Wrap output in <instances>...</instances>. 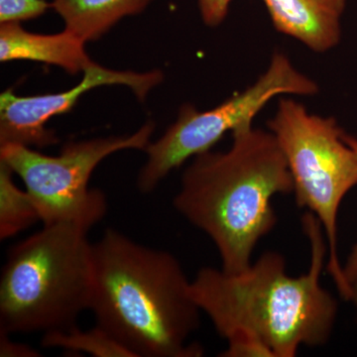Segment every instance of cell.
Returning <instances> with one entry per match:
<instances>
[{"label":"cell","mask_w":357,"mask_h":357,"mask_svg":"<svg viewBox=\"0 0 357 357\" xmlns=\"http://www.w3.org/2000/svg\"><path fill=\"white\" fill-rule=\"evenodd\" d=\"M302 222L311 244L307 273L291 277L285 258L270 251L238 273L204 267L191 281L192 299L225 340L248 335L273 357H294L303 345L321 347L330 340L337 302L319 282L325 232L310 211Z\"/></svg>","instance_id":"1"},{"label":"cell","mask_w":357,"mask_h":357,"mask_svg":"<svg viewBox=\"0 0 357 357\" xmlns=\"http://www.w3.org/2000/svg\"><path fill=\"white\" fill-rule=\"evenodd\" d=\"M231 133L227 151L194 157L173 204L213 241L223 271L238 273L250 266L256 245L276 225L272 198L293 192L294 183L271 131L248 124Z\"/></svg>","instance_id":"2"},{"label":"cell","mask_w":357,"mask_h":357,"mask_svg":"<svg viewBox=\"0 0 357 357\" xmlns=\"http://www.w3.org/2000/svg\"><path fill=\"white\" fill-rule=\"evenodd\" d=\"M91 307L102 326L136 357H199L188 340L199 326L191 281L170 252L109 229L93 243Z\"/></svg>","instance_id":"3"},{"label":"cell","mask_w":357,"mask_h":357,"mask_svg":"<svg viewBox=\"0 0 357 357\" xmlns=\"http://www.w3.org/2000/svg\"><path fill=\"white\" fill-rule=\"evenodd\" d=\"M88 231L74 223L46 225L10 249L0 279V331L46 333L77 326L93 297Z\"/></svg>","instance_id":"4"},{"label":"cell","mask_w":357,"mask_h":357,"mask_svg":"<svg viewBox=\"0 0 357 357\" xmlns=\"http://www.w3.org/2000/svg\"><path fill=\"white\" fill-rule=\"evenodd\" d=\"M287 160L296 202L321 222L328 244L326 270L347 300L352 289L345 280L337 253V215L347 192L357 185V153L333 117L307 112L303 103L281 98L268 121Z\"/></svg>","instance_id":"5"},{"label":"cell","mask_w":357,"mask_h":357,"mask_svg":"<svg viewBox=\"0 0 357 357\" xmlns=\"http://www.w3.org/2000/svg\"><path fill=\"white\" fill-rule=\"evenodd\" d=\"M154 128L153 122H147L131 135L70 142L58 156L8 143L0 145V161L22 178L44 225L68 222L89 230L107 211L105 194L89 188L96 166L122 150H145Z\"/></svg>","instance_id":"6"},{"label":"cell","mask_w":357,"mask_h":357,"mask_svg":"<svg viewBox=\"0 0 357 357\" xmlns=\"http://www.w3.org/2000/svg\"><path fill=\"white\" fill-rule=\"evenodd\" d=\"M318 91L314 79L296 69L285 54L276 52L255 84L218 107L204 112L192 105L181 107L172 126L145 148L147 160L138 175V189L143 194L153 192L173 170L188 159L210 151L225 133L252 124L276 96H314Z\"/></svg>","instance_id":"7"},{"label":"cell","mask_w":357,"mask_h":357,"mask_svg":"<svg viewBox=\"0 0 357 357\" xmlns=\"http://www.w3.org/2000/svg\"><path fill=\"white\" fill-rule=\"evenodd\" d=\"M163 79L160 70L119 72L93 63L84 70L81 83L63 93L21 96L7 89L0 96V145L13 143L39 149L55 145L58 137L47 128V123L54 116L70 112L86 91L98 86L122 84L144 100Z\"/></svg>","instance_id":"8"},{"label":"cell","mask_w":357,"mask_h":357,"mask_svg":"<svg viewBox=\"0 0 357 357\" xmlns=\"http://www.w3.org/2000/svg\"><path fill=\"white\" fill-rule=\"evenodd\" d=\"M277 31L316 53L340 42L347 0H262Z\"/></svg>","instance_id":"9"},{"label":"cell","mask_w":357,"mask_h":357,"mask_svg":"<svg viewBox=\"0 0 357 357\" xmlns=\"http://www.w3.org/2000/svg\"><path fill=\"white\" fill-rule=\"evenodd\" d=\"M86 42L64 30L58 34L26 31L20 23L0 26V61H34L57 66L70 75L84 72L93 64L84 49Z\"/></svg>","instance_id":"10"},{"label":"cell","mask_w":357,"mask_h":357,"mask_svg":"<svg viewBox=\"0 0 357 357\" xmlns=\"http://www.w3.org/2000/svg\"><path fill=\"white\" fill-rule=\"evenodd\" d=\"M154 0H53L65 29L84 42L96 41L122 18L142 13Z\"/></svg>","instance_id":"11"},{"label":"cell","mask_w":357,"mask_h":357,"mask_svg":"<svg viewBox=\"0 0 357 357\" xmlns=\"http://www.w3.org/2000/svg\"><path fill=\"white\" fill-rule=\"evenodd\" d=\"M13 171L0 161V239L6 241L39 220L38 208L27 191L13 180Z\"/></svg>","instance_id":"12"},{"label":"cell","mask_w":357,"mask_h":357,"mask_svg":"<svg viewBox=\"0 0 357 357\" xmlns=\"http://www.w3.org/2000/svg\"><path fill=\"white\" fill-rule=\"evenodd\" d=\"M41 344L46 349H62L96 357H136L128 347L98 325L89 331L79 330L75 326L69 330L46 333Z\"/></svg>","instance_id":"13"},{"label":"cell","mask_w":357,"mask_h":357,"mask_svg":"<svg viewBox=\"0 0 357 357\" xmlns=\"http://www.w3.org/2000/svg\"><path fill=\"white\" fill-rule=\"evenodd\" d=\"M52 3L46 0H0V22L20 23L47 13Z\"/></svg>","instance_id":"14"},{"label":"cell","mask_w":357,"mask_h":357,"mask_svg":"<svg viewBox=\"0 0 357 357\" xmlns=\"http://www.w3.org/2000/svg\"><path fill=\"white\" fill-rule=\"evenodd\" d=\"M232 0H199V13L204 24L218 27L229 14Z\"/></svg>","instance_id":"15"},{"label":"cell","mask_w":357,"mask_h":357,"mask_svg":"<svg viewBox=\"0 0 357 357\" xmlns=\"http://www.w3.org/2000/svg\"><path fill=\"white\" fill-rule=\"evenodd\" d=\"M8 333L0 331V356L35 357L40 356L39 352L29 345L14 342L8 337Z\"/></svg>","instance_id":"16"},{"label":"cell","mask_w":357,"mask_h":357,"mask_svg":"<svg viewBox=\"0 0 357 357\" xmlns=\"http://www.w3.org/2000/svg\"><path fill=\"white\" fill-rule=\"evenodd\" d=\"M344 138L357 153V138L347 133L344 134ZM344 274L345 280L352 289V286L357 282V243L352 248L351 255L347 258V261L344 266Z\"/></svg>","instance_id":"17"},{"label":"cell","mask_w":357,"mask_h":357,"mask_svg":"<svg viewBox=\"0 0 357 357\" xmlns=\"http://www.w3.org/2000/svg\"><path fill=\"white\" fill-rule=\"evenodd\" d=\"M351 300H354L357 304V282L352 286V298Z\"/></svg>","instance_id":"18"}]
</instances>
